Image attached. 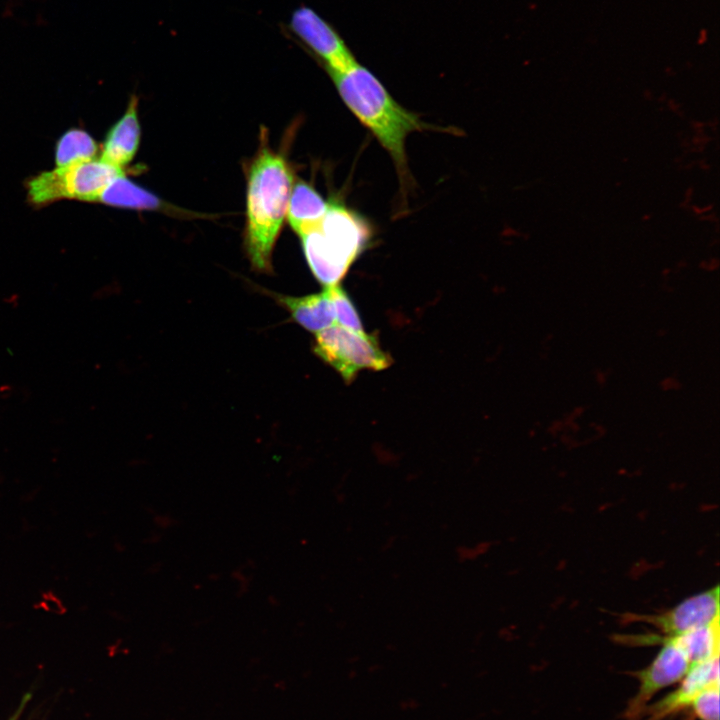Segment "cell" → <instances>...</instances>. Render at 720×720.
<instances>
[{
    "label": "cell",
    "mask_w": 720,
    "mask_h": 720,
    "mask_svg": "<svg viewBox=\"0 0 720 720\" xmlns=\"http://www.w3.org/2000/svg\"><path fill=\"white\" fill-rule=\"evenodd\" d=\"M351 112L389 152L402 176L407 172L405 140L426 124L402 107L370 70L355 62L342 71H327Z\"/></svg>",
    "instance_id": "2"
},
{
    "label": "cell",
    "mask_w": 720,
    "mask_h": 720,
    "mask_svg": "<svg viewBox=\"0 0 720 720\" xmlns=\"http://www.w3.org/2000/svg\"><path fill=\"white\" fill-rule=\"evenodd\" d=\"M638 637L646 644L658 643L662 646L650 664L640 670L629 672L638 682V687L624 710L625 720L642 718L645 708L653 697L664 688L677 684L693 665L673 638L659 635Z\"/></svg>",
    "instance_id": "6"
},
{
    "label": "cell",
    "mask_w": 720,
    "mask_h": 720,
    "mask_svg": "<svg viewBox=\"0 0 720 720\" xmlns=\"http://www.w3.org/2000/svg\"><path fill=\"white\" fill-rule=\"evenodd\" d=\"M28 697H29V696L27 695L26 697L23 698V701H22L19 709L16 711L17 713H15L9 720H17V718H18V716H19L22 708L24 707V704L26 703Z\"/></svg>",
    "instance_id": "18"
},
{
    "label": "cell",
    "mask_w": 720,
    "mask_h": 720,
    "mask_svg": "<svg viewBox=\"0 0 720 720\" xmlns=\"http://www.w3.org/2000/svg\"><path fill=\"white\" fill-rule=\"evenodd\" d=\"M324 288L328 290L335 319L340 325L354 331H364L358 311L345 290H343L339 284Z\"/></svg>",
    "instance_id": "16"
},
{
    "label": "cell",
    "mask_w": 720,
    "mask_h": 720,
    "mask_svg": "<svg viewBox=\"0 0 720 720\" xmlns=\"http://www.w3.org/2000/svg\"><path fill=\"white\" fill-rule=\"evenodd\" d=\"M288 27L306 48L321 59L327 71H342L357 62L334 27L312 8L301 6L295 9Z\"/></svg>",
    "instance_id": "7"
},
{
    "label": "cell",
    "mask_w": 720,
    "mask_h": 720,
    "mask_svg": "<svg viewBox=\"0 0 720 720\" xmlns=\"http://www.w3.org/2000/svg\"><path fill=\"white\" fill-rule=\"evenodd\" d=\"M299 237L312 274L330 287L339 284L367 248L371 229L356 212L333 203L320 222Z\"/></svg>",
    "instance_id": "3"
},
{
    "label": "cell",
    "mask_w": 720,
    "mask_h": 720,
    "mask_svg": "<svg viewBox=\"0 0 720 720\" xmlns=\"http://www.w3.org/2000/svg\"><path fill=\"white\" fill-rule=\"evenodd\" d=\"M293 174L286 160L262 145L247 181L246 250L252 266L270 272L272 253L287 216Z\"/></svg>",
    "instance_id": "1"
},
{
    "label": "cell",
    "mask_w": 720,
    "mask_h": 720,
    "mask_svg": "<svg viewBox=\"0 0 720 720\" xmlns=\"http://www.w3.org/2000/svg\"><path fill=\"white\" fill-rule=\"evenodd\" d=\"M719 680V656L693 664L677 683L678 687L657 702L648 705L642 717L645 716L647 720H664L690 708L699 693L711 685L719 684Z\"/></svg>",
    "instance_id": "9"
},
{
    "label": "cell",
    "mask_w": 720,
    "mask_h": 720,
    "mask_svg": "<svg viewBox=\"0 0 720 720\" xmlns=\"http://www.w3.org/2000/svg\"><path fill=\"white\" fill-rule=\"evenodd\" d=\"M329 205L311 185L299 181L291 190L287 210L289 224L300 235L320 222Z\"/></svg>",
    "instance_id": "12"
},
{
    "label": "cell",
    "mask_w": 720,
    "mask_h": 720,
    "mask_svg": "<svg viewBox=\"0 0 720 720\" xmlns=\"http://www.w3.org/2000/svg\"><path fill=\"white\" fill-rule=\"evenodd\" d=\"M273 297L291 314L295 322L308 331L317 333L333 325L335 314L326 288L322 292L307 296L274 294Z\"/></svg>",
    "instance_id": "11"
},
{
    "label": "cell",
    "mask_w": 720,
    "mask_h": 720,
    "mask_svg": "<svg viewBox=\"0 0 720 720\" xmlns=\"http://www.w3.org/2000/svg\"><path fill=\"white\" fill-rule=\"evenodd\" d=\"M121 174L123 169L94 158L38 174L27 182V195L35 206L62 199L97 202L108 184Z\"/></svg>",
    "instance_id": "4"
},
{
    "label": "cell",
    "mask_w": 720,
    "mask_h": 720,
    "mask_svg": "<svg viewBox=\"0 0 720 720\" xmlns=\"http://www.w3.org/2000/svg\"><path fill=\"white\" fill-rule=\"evenodd\" d=\"M690 708L698 720H719V684L699 693Z\"/></svg>",
    "instance_id": "17"
},
{
    "label": "cell",
    "mask_w": 720,
    "mask_h": 720,
    "mask_svg": "<svg viewBox=\"0 0 720 720\" xmlns=\"http://www.w3.org/2000/svg\"><path fill=\"white\" fill-rule=\"evenodd\" d=\"M313 351L347 383L352 382L360 370L378 371L391 365V358L374 336L341 325H331L317 332Z\"/></svg>",
    "instance_id": "5"
},
{
    "label": "cell",
    "mask_w": 720,
    "mask_h": 720,
    "mask_svg": "<svg viewBox=\"0 0 720 720\" xmlns=\"http://www.w3.org/2000/svg\"><path fill=\"white\" fill-rule=\"evenodd\" d=\"M137 107V98L133 96L126 111L111 127L103 143L100 158L121 169L133 160L139 146L140 124Z\"/></svg>",
    "instance_id": "10"
},
{
    "label": "cell",
    "mask_w": 720,
    "mask_h": 720,
    "mask_svg": "<svg viewBox=\"0 0 720 720\" xmlns=\"http://www.w3.org/2000/svg\"><path fill=\"white\" fill-rule=\"evenodd\" d=\"M692 664L719 656V620L671 636Z\"/></svg>",
    "instance_id": "14"
},
{
    "label": "cell",
    "mask_w": 720,
    "mask_h": 720,
    "mask_svg": "<svg viewBox=\"0 0 720 720\" xmlns=\"http://www.w3.org/2000/svg\"><path fill=\"white\" fill-rule=\"evenodd\" d=\"M97 202L114 207L141 210H161L165 206L164 202L156 195L126 178L125 173L108 184Z\"/></svg>",
    "instance_id": "13"
},
{
    "label": "cell",
    "mask_w": 720,
    "mask_h": 720,
    "mask_svg": "<svg viewBox=\"0 0 720 720\" xmlns=\"http://www.w3.org/2000/svg\"><path fill=\"white\" fill-rule=\"evenodd\" d=\"M97 154V144L86 131L69 129L57 141L55 163L57 167L89 161Z\"/></svg>",
    "instance_id": "15"
},
{
    "label": "cell",
    "mask_w": 720,
    "mask_h": 720,
    "mask_svg": "<svg viewBox=\"0 0 720 720\" xmlns=\"http://www.w3.org/2000/svg\"><path fill=\"white\" fill-rule=\"evenodd\" d=\"M719 587L695 594L673 608L656 615L630 616L654 626L662 637L676 636L719 620Z\"/></svg>",
    "instance_id": "8"
}]
</instances>
